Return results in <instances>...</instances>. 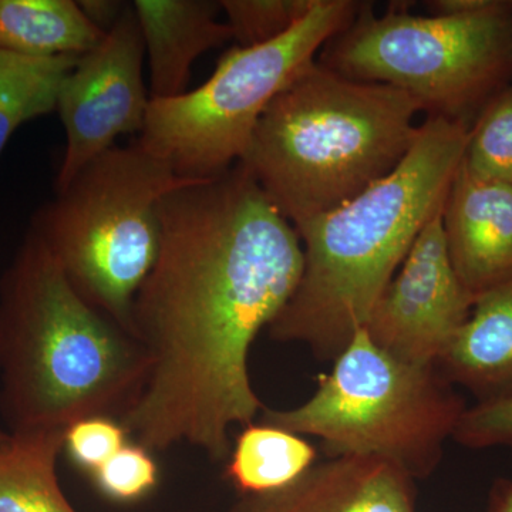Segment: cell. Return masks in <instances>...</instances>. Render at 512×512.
Listing matches in <instances>:
<instances>
[{
    "mask_svg": "<svg viewBox=\"0 0 512 512\" xmlns=\"http://www.w3.org/2000/svg\"><path fill=\"white\" fill-rule=\"evenodd\" d=\"M160 224L131 312L150 370L119 423L150 453L187 444L224 461L229 430L264 410L249 352L298 288L301 238L241 163L170 192Z\"/></svg>",
    "mask_w": 512,
    "mask_h": 512,
    "instance_id": "obj_1",
    "label": "cell"
},
{
    "mask_svg": "<svg viewBox=\"0 0 512 512\" xmlns=\"http://www.w3.org/2000/svg\"><path fill=\"white\" fill-rule=\"evenodd\" d=\"M470 136L464 121L429 116L402 163L335 210L296 227L303 247L298 288L269 336L342 353L392 282L421 231L443 212Z\"/></svg>",
    "mask_w": 512,
    "mask_h": 512,
    "instance_id": "obj_2",
    "label": "cell"
},
{
    "mask_svg": "<svg viewBox=\"0 0 512 512\" xmlns=\"http://www.w3.org/2000/svg\"><path fill=\"white\" fill-rule=\"evenodd\" d=\"M148 370L140 340L84 301L29 231L0 278V412L8 429L120 420Z\"/></svg>",
    "mask_w": 512,
    "mask_h": 512,
    "instance_id": "obj_3",
    "label": "cell"
},
{
    "mask_svg": "<svg viewBox=\"0 0 512 512\" xmlns=\"http://www.w3.org/2000/svg\"><path fill=\"white\" fill-rule=\"evenodd\" d=\"M420 111L396 87L315 60L269 104L239 163L296 228L392 173L419 136Z\"/></svg>",
    "mask_w": 512,
    "mask_h": 512,
    "instance_id": "obj_4",
    "label": "cell"
},
{
    "mask_svg": "<svg viewBox=\"0 0 512 512\" xmlns=\"http://www.w3.org/2000/svg\"><path fill=\"white\" fill-rule=\"evenodd\" d=\"M136 140L84 165L33 215L40 238L80 296L131 330V312L160 251V205L192 183Z\"/></svg>",
    "mask_w": 512,
    "mask_h": 512,
    "instance_id": "obj_5",
    "label": "cell"
},
{
    "mask_svg": "<svg viewBox=\"0 0 512 512\" xmlns=\"http://www.w3.org/2000/svg\"><path fill=\"white\" fill-rule=\"evenodd\" d=\"M467 406L436 366L404 362L365 328L335 359L308 402L262 410V424L323 441L332 457H377L410 477L439 466Z\"/></svg>",
    "mask_w": 512,
    "mask_h": 512,
    "instance_id": "obj_6",
    "label": "cell"
},
{
    "mask_svg": "<svg viewBox=\"0 0 512 512\" xmlns=\"http://www.w3.org/2000/svg\"><path fill=\"white\" fill-rule=\"evenodd\" d=\"M316 60L348 79L396 87L429 116L468 124L508 86L512 2L495 0L467 16H417L397 6L376 15L370 3H360Z\"/></svg>",
    "mask_w": 512,
    "mask_h": 512,
    "instance_id": "obj_7",
    "label": "cell"
},
{
    "mask_svg": "<svg viewBox=\"0 0 512 512\" xmlns=\"http://www.w3.org/2000/svg\"><path fill=\"white\" fill-rule=\"evenodd\" d=\"M360 3L316 0L288 32L229 49L197 89L153 99L138 141L190 180H210L244 158L262 114L355 18Z\"/></svg>",
    "mask_w": 512,
    "mask_h": 512,
    "instance_id": "obj_8",
    "label": "cell"
},
{
    "mask_svg": "<svg viewBox=\"0 0 512 512\" xmlns=\"http://www.w3.org/2000/svg\"><path fill=\"white\" fill-rule=\"evenodd\" d=\"M143 35L133 5L100 45L79 57L60 87L56 111L66 131V151L56 190L123 134L143 131L150 93L144 83Z\"/></svg>",
    "mask_w": 512,
    "mask_h": 512,
    "instance_id": "obj_9",
    "label": "cell"
},
{
    "mask_svg": "<svg viewBox=\"0 0 512 512\" xmlns=\"http://www.w3.org/2000/svg\"><path fill=\"white\" fill-rule=\"evenodd\" d=\"M441 214L421 231L365 325L379 348L413 365L437 367L476 302L451 264Z\"/></svg>",
    "mask_w": 512,
    "mask_h": 512,
    "instance_id": "obj_10",
    "label": "cell"
},
{
    "mask_svg": "<svg viewBox=\"0 0 512 512\" xmlns=\"http://www.w3.org/2000/svg\"><path fill=\"white\" fill-rule=\"evenodd\" d=\"M231 512H414V478L377 457L338 456L264 494H239Z\"/></svg>",
    "mask_w": 512,
    "mask_h": 512,
    "instance_id": "obj_11",
    "label": "cell"
},
{
    "mask_svg": "<svg viewBox=\"0 0 512 512\" xmlns=\"http://www.w3.org/2000/svg\"><path fill=\"white\" fill-rule=\"evenodd\" d=\"M448 255L461 284L478 298L512 278V184L460 170L443 214Z\"/></svg>",
    "mask_w": 512,
    "mask_h": 512,
    "instance_id": "obj_12",
    "label": "cell"
},
{
    "mask_svg": "<svg viewBox=\"0 0 512 512\" xmlns=\"http://www.w3.org/2000/svg\"><path fill=\"white\" fill-rule=\"evenodd\" d=\"M133 8L146 47L151 100L187 92L195 60L232 39L214 0H136Z\"/></svg>",
    "mask_w": 512,
    "mask_h": 512,
    "instance_id": "obj_13",
    "label": "cell"
},
{
    "mask_svg": "<svg viewBox=\"0 0 512 512\" xmlns=\"http://www.w3.org/2000/svg\"><path fill=\"white\" fill-rule=\"evenodd\" d=\"M437 369L478 403L512 397V278L478 296Z\"/></svg>",
    "mask_w": 512,
    "mask_h": 512,
    "instance_id": "obj_14",
    "label": "cell"
},
{
    "mask_svg": "<svg viewBox=\"0 0 512 512\" xmlns=\"http://www.w3.org/2000/svg\"><path fill=\"white\" fill-rule=\"evenodd\" d=\"M64 433L0 429V512H77L57 480Z\"/></svg>",
    "mask_w": 512,
    "mask_h": 512,
    "instance_id": "obj_15",
    "label": "cell"
},
{
    "mask_svg": "<svg viewBox=\"0 0 512 512\" xmlns=\"http://www.w3.org/2000/svg\"><path fill=\"white\" fill-rule=\"evenodd\" d=\"M96 28L73 0H0V50L28 57L82 56L100 45Z\"/></svg>",
    "mask_w": 512,
    "mask_h": 512,
    "instance_id": "obj_16",
    "label": "cell"
},
{
    "mask_svg": "<svg viewBox=\"0 0 512 512\" xmlns=\"http://www.w3.org/2000/svg\"><path fill=\"white\" fill-rule=\"evenodd\" d=\"M315 460L316 448L299 434L252 423L235 441L225 474L239 494L271 493L298 480Z\"/></svg>",
    "mask_w": 512,
    "mask_h": 512,
    "instance_id": "obj_17",
    "label": "cell"
},
{
    "mask_svg": "<svg viewBox=\"0 0 512 512\" xmlns=\"http://www.w3.org/2000/svg\"><path fill=\"white\" fill-rule=\"evenodd\" d=\"M80 56L28 57L0 50V156L22 124L53 113Z\"/></svg>",
    "mask_w": 512,
    "mask_h": 512,
    "instance_id": "obj_18",
    "label": "cell"
},
{
    "mask_svg": "<svg viewBox=\"0 0 512 512\" xmlns=\"http://www.w3.org/2000/svg\"><path fill=\"white\" fill-rule=\"evenodd\" d=\"M463 167L474 177L512 184V84L487 101L470 127Z\"/></svg>",
    "mask_w": 512,
    "mask_h": 512,
    "instance_id": "obj_19",
    "label": "cell"
},
{
    "mask_svg": "<svg viewBox=\"0 0 512 512\" xmlns=\"http://www.w3.org/2000/svg\"><path fill=\"white\" fill-rule=\"evenodd\" d=\"M316 0H222L232 39L238 46L264 45L305 18Z\"/></svg>",
    "mask_w": 512,
    "mask_h": 512,
    "instance_id": "obj_20",
    "label": "cell"
},
{
    "mask_svg": "<svg viewBox=\"0 0 512 512\" xmlns=\"http://www.w3.org/2000/svg\"><path fill=\"white\" fill-rule=\"evenodd\" d=\"M92 476L101 493L107 497L134 501L156 487L158 467L147 448L127 443Z\"/></svg>",
    "mask_w": 512,
    "mask_h": 512,
    "instance_id": "obj_21",
    "label": "cell"
},
{
    "mask_svg": "<svg viewBox=\"0 0 512 512\" xmlns=\"http://www.w3.org/2000/svg\"><path fill=\"white\" fill-rule=\"evenodd\" d=\"M128 443V434L119 421L93 417L77 421L64 433V448L83 470L93 474Z\"/></svg>",
    "mask_w": 512,
    "mask_h": 512,
    "instance_id": "obj_22",
    "label": "cell"
},
{
    "mask_svg": "<svg viewBox=\"0 0 512 512\" xmlns=\"http://www.w3.org/2000/svg\"><path fill=\"white\" fill-rule=\"evenodd\" d=\"M453 439L470 448H512V397L467 407Z\"/></svg>",
    "mask_w": 512,
    "mask_h": 512,
    "instance_id": "obj_23",
    "label": "cell"
},
{
    "mask_svg": "<svg viewBox=\"0 0 512 512\" xmlns=\"http://www.w3.org/2000/svg\"><path fill=\"white\" fill-rule=\"evenodd\" d=\"M79 5L90 22L106 33L116 25L127 8V3L117 0H83Z\"/></svg>",
    "mask_w": 512,
    "mask_h": 512,
    "instance_id": "obj_24",
    "label": "cell"
},
{
    "mask_svg": "<svg viewBox=\"0 0 512 512\" xmlns=\"http://www.w3.org/2000/svg\"><path fill=\"white\" fill-rule=\"evenodd\" d=\"M495 0H433L427 2L433 15L467 16L491 8Z\"/></svg>",
    "mask_w": 512,
    "mask_h": 512,
    "instance_id": "obj_25",
    "label": "cell"
},
{
    "mask_svg": "<svg viewBox=\"0 0 512 512\" xmlns=\"http://www.w3.org/2000/svg\"><path fill=\"white\" fill-rule=\"evenodd\" d=\"M493 512H512V483L501 481L495 485L493 498H491Z\"/></svg>",
    "mask_w": 512,
    "mask_h": 512,
    "instance_id": "obj_26",
    "label": "cell"
}]
</instances>
